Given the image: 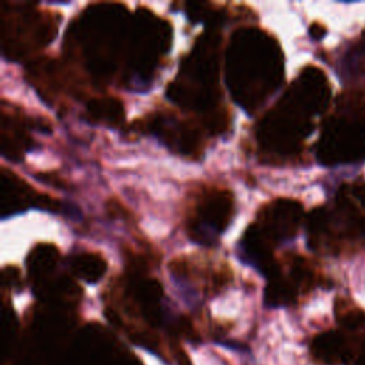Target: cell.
Instances as JSON below:
<instances>
[{
  "label": "cell",
  "mask_w": 365,
  "mask_h": 365,
  "mask_svg": "<svg viewBox=\"0 0 365 365\" xmlns=\"http://www.w3.org/2000/svg\"><path fill=\"white\" fill-rule=\"evenodd\" d=\"M84 117L88 123L107 127H120L124 123L125 111L121 100L111 96H98L86 104Z\"/></svg>",
  "instance_id": "15"
},
{
  "label": "cell",
  "mask_w": 365,
  "mask_h": 365,
  "mask_svg": "<svg viewBox=\"0 0 365 365\" xmlns=\"http://www.w3.org/2000/svg\"><path fill=\"white\" fill-rule=\"evenodd\" d=\"M3 284L10 287V288H20L21 287V277H20V271L17 267L14 265H7L3 269Z\"/></svg>",
  "instance_id": "20"
},
{
  "label": "cell",
  "mask_w": 365,
  "mask_h": 365,
  "mask_svg": "<svg viewBox=\"0 0 365 365\" xmlns=\"http://www.w3.org/2000/svg\"><path fill=\"white\" fill-rule=\"evenodd\" d=\"M220 27L204 30L165 88L167 97L182 110L197 114L204 130L212 135L228 127L220 90Z\"/></svg>",
  "instance_id": "4"
},
{
  "label": "cell",
  "mask_w": 365,
  "mask_h": 365,
  "mask_svg": "<svg viewBox=\"0 0 365 365\" xmlns=\"http://www.w3.org/2000/svg\"><path fill=\"white\" fill-rule=\"evenodd\" d=\"M29 279L36 294L50 304L67 305L80 297V288L61 269L60 251L54 244H36L26 259Z\"/></svg>",
  "instance_id": "10"
},
{
  "label": "cell",
  "mask_w": 365,
  "mask_h": 365,
  "mask_svg": "<svg viewBox=\"0 0 365 365\" xmlns=\"http://www.w3.org/2000/svg\"><path fill=\"white\" fill-rule=\"evenodd\" d=\"M331 100V84L317 66H305L261 118L255 137L265 160L295 157Z\"/></svg>",
  "instance_id": "1"
},
{
  "label": "cell",
  "mask_w": 365,
  "mask_h": 365,
  "mask_svg": "<svg viewBox=\"0 0 365 365\" xmlns=\"http://www.w3.org/2000/svg\"><path fill=\"white\" fill-rule=\"evenodd\" d=\"M335 317L348 329H356L365 325V311L348 299L338 298L335 301Z\"/></svg>",
  "instance_id": "17"
},
{
  "label": "cell",
  "mask_w": 365,
  "mask_h": 365,
  "mask_svg": "<svg viewBox=\"0 0 365 365\" xmlns=\"http://www.w3.org/2000/svg\"><path fill=\"white\" fill-rule=\"evenodd\" d=\"M41 192L36 191L24 180L9 168L0 171V215L3 218L38 205Z\"/></svg>",
  "instance_id": "13"
},
{
  "label": "cell",
  "mask_w": 365,
  "mask_h": 365,
  "mask_svg": "<svg viewBox=\"0 0 365 365\" xmlns=\"http://www.w3.org/2000/svg\"><path fill=\"white\" fill-rule=\"evenodd\" d=\"M315 154L324 165L355 164L365 158V91L346 90L325 118Z\"/></svg>",
  "instance_id": "6"
},
{
  "label": "cell",
  "mask_w": 365,
  "mask_h": 365,
  "mask_svg": "<svg viewBox=\"0 0 365 365\" xmlns=\"http://www.w3.org/2000/svg\"><path fill=\"white\" fill-rule=\"evenodd\" d=\"M235 212L234 195L230 190L207 187L198 191L187 210L185 231L191 241L211 247L227 230Z\"/></svg>",
  "instance_id": "9"
},
{
  "label": "cell",
  "mask_w": 365,
  "mask_h": 365,
  "mask_svg": "<svg viewBox=\"0 0 365 365\" xmlns=\"http://www.w3.org/2000/svg\"><path fill=\"white\" fill-rule=\"evenodd\" d=\"M356 365H365V339L362 342V346H361V351H359V355L356 359Z\"/></svg>",
  "instance_id": "22"
},
{
  "label": "cell",
  "mask_w": 365,
  "mask_h": 365,
  "mask_svg": "<svg viewBox=\"0 0 365 365\" xmlns=\"http://www.w3.org/2000/svg\"><path fill=\"white\" fill-rule=\"evenodd\" d=\"M67 267L74 277L88 284H96L106 274L107 262L104 257L98 252L81 251L68 258Z\"/></svg>",
  "instance_id": "16"
},
{
  "label": "cell",
  "mask_w": 365,
  "mask_h": 365,
  "mask_svg": "<svg viewBox=\"0 0 365 365\" xmlns=\"http://www.w3.org/2000/svg\"><path fill=\"white\" fill-rule=\"evenodd\" d=\"M311 351L314 358L324 365H344L349 359L348 341L338 331H327L317 335Z\"/></svg>",
  "instance_id": "14"
},
{
  "label": "cell",
  "mask_w": 365,
  "mask_h": 365,
  "mask_svg": "<svg viewBox=\"0 0 365 365\" xmlns=\"http://www.w3.org/2000/svg\"><path fill=\"white\" fill-rule=\"evenodd\" d=\"M33 121L27 120L23 114L17 113L14 107H7L3 103L1 108V154L6 158L13 161H19L23 158L26 151H29L33 145V140L29 134V130L34 125Z\"/></svg>",
  "instance_id": "12"
},
{
  "label": "cell",
  "mask_w": 365,
  "mask_h": 365,
  "mask_svg": "<svg viewBox=\"0 0 365 365\" xmlns=\"http://www.w3.org/2000/svg\"><path fill=\"white\" fill-rule=\"evenodd\" d=\"M60 16L38 9L33 3H7L1 6L3 56L17 61L44 48L56 36Z\"/></svg>",
  "instance_id": "8"
},
{
  "label": "cell",
  "mask_w": 365,
  "mask_h": 365,
  "mask_svg": "<svg viewBox=\"0 0 365 365\" xmlns=\"http://www.w3.org/2000/svg\"><path fill=\"white\" fill-rule=\"evenodd\" d=\"M284 53L268 31L247 26L237 29L225 50V84L247 114H255L281 87Z\"/></svg>",
  "instance_id": "3"
},
{
  "label": "cell",
  "mask_w": 365,
  "mask_h": 365,
  "mask_svg": "<svg viewBox=\"0 0 365 365\" xmlns=\"http://www.w3.org/2000/svg\"><path fill=\"white\" fill-rule=\"evenodd\" d=\"M302 220L304 210L297 200L275 198L264 204L238 242V257L267 278L272 277L279 268L272 255L274 248L292 240Z\"/></svg>",
  "instance_id": "5"
},
{
  "label": "cell",
  "mask_w": 365,
  "mask_h": 365,
  "mask_svg": "<svg viewBox=\"0 0 365 365\" xmlns=\"http://www.w3.org/2000/svg\"><path fill=\"white\" fill-rule=\"evenodd\" d=\"M144 127L180 155L197 158L202 153L204 134L207 131L202 125H197L190 120L178 118L174 114L157 113L147 118Z\"/></svg>",
  "instance_id": "11"
},
{
  "label": "cell",
  "mask_w": 365,
  "mask_h": 365,
  "mask_svg": "<svg viewBox=\"0 0 365 365\" xmlns=\"http://www.w3.org/2000/svg\"><path fill=\"white\" fill-rule=\"evenodd\" d=\"M309 36L314 38V40H319V38H322L324 36H325V33H327V29H325V26H322L321 23H312L311 26H309Z\"/></svg>",
  "instance_id": "21"
},
{
  "label": "cell",
  "mask_w": 365,
  "mask_h": 365,
  "mask_svg": "<svg viewBox=\"0 0 365 365\" xmlns=\"http://www.w3.org/2000/svg\"><path fill=\"white\" fill-rule=\"evenodd\" d=\"M349 192L355 205V212H356V220L359 225L361 235L365 237V182L355 184L349 187Z\"/></svg>",
  "instance_id": "18"
},
{
  "label": "cell",
  "mask_w": 365,
  "mask_h": 365,
  "mask_svg": "<svg viewBox=\"0 0 365 365\" xmlns=\"http://www.w3.org/2000/svg\"><path fill=\"white\" fill-rule=\"evenodd\" d=\"M173 27L145 7H138L131 19L127 54L121 83L131 91L151 86L161 60L171 48Z\"/></svg>",
  "instance_id": "7"
},
{
  "label": "cell",
  "mask_w": 365,
  "mask_h": 365,
  "mask_svg": "<svg viewBox=\"0 0 365 365\" xmlns=\"http://www.w3.org/2000/svg\"><path fill=\"white\" fill-rule=\"evenodd\" d=\"M348 67L351 71L364 73L365 71V33L362 40L348 56Z\"/></svg>",
  "instance_id": "19"
},
{
  "label": "cell",
  "mask_w": 365,
  "mask_h": 365,
  "mask_svg": "<svg viewBox=\"0 0 365 365\" xmlns=\"http://www.w3.org/2000/svg\"><path fill=\"white\" fill-rule=\"evenodd\" d=\"M131 19L121 3L88 4L66 31L64 48L97 86L123 73Z\"/></svg>",
  "instance_id": "2"
}]
</instances>
